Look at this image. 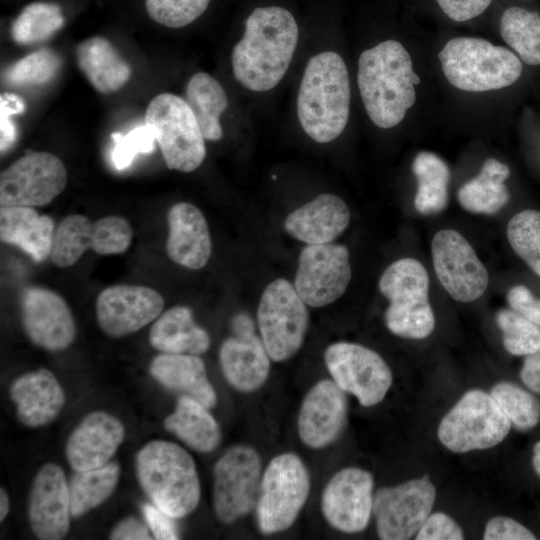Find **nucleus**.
Masks as SVG:
<instances>
[{
    "label": "nucleus",
    "instance_id": "1",
    "mask_svg": "<svg viewBox=\"0 0 540 540\" xmlns=\"http://www.w3.org/2000/svg\"><path fill=\"white\" fill-rule=\"evenodd\" d=\"M299 39L292 13L279 6L255 8L231 54L235 80L254 92L276 87L287 73Z\"/></svg>",
    "mask_w": 540,
    "mask_h": 540
},
{
    "label": "nucleus",
    "instance_id": "2",
    "mask_svg": "<svg viewBox=\"0 0 540 540\" xmlns=\"http://www.w3.org/2000/svg\"><path fill=\"white\" fill-rule=\"evenodd\" d=\"M357 81L369 118L376 126L389 129L398 125L414 104V86L420 78L403 45L387 40L362 52Z\"/></svg>",
    "mask_w": 540,
    "mask_h": 540
},
{
    "label": "nucleus",
    "instance_id": "3",
    "mask_svg": "<svg viewBox=\"0 0 540 540\" xmlns=\"http://www.w3.org/2000/svg\"><path fill=\"white\" fill-rule=\"evenodd\" d=\"M350 81L343 58L334 51L313 55L297 94V115L303 131L318 143L335 140L350 113Z\"/></svg>",
    "mask_w": 540,
    "mask_h": 540
},
{
    "label": "nucleus",
    "instance_id": "4",
    "mask_svg": "<svg viewBox=\"0 0 540 540\" xmlns=\"http://www.w3.org/2000/svg\"><path fill=\"white\" fill-rule=\"evenodd\" d=\"M136 474L152 503L174 519L189 515L199 504L195 462L173 442L154 440L142 447L136 456Z\"/></svg>",
    "mask_w": 540,
    "mask_h": 540
},
{
    "label": "nucleus",
    "instance_id": "5",
    "mask_svg": "<svg viewBox=\"0 0 540 540\" xmlns=\"http://www.w3.org/2000/svg\"><path fill=\"white\" fill-rule=\"evenodd\" d=\"M438 57L447 80L469 92L510 86L522 73L521 61L513 52L480 38H453Z\"/></svg>",
    "mask_w": 540,
    "mask_h": 540
},
{
    "label": "nucleus",
    "instance_id": "6",
    "mask_svg": "<svg viewBox=\"0 0 540 540\" xmlns=\"http://www.w3.org/2000/svg\"><path fill=\"white\" fill-rule=\"evenodd\" d=\"M379 290L389 300L385 312L389 331L407 339H424L433 332L429 276L418 260L402 258L390 264L380 277Z\"/></svg>",
    "mask_w": 540,
    "mask_h": 540
},
{
    "label": "nucleus",
    "instance_id": "7",
    "mask_svg": "<svg viewBox=\"0 0 540 540\" xmlns=\"http://www.w3.org/2000/svg\"><path fill=\"white\" fill-rule=\"evenodd\" d=\"M310 492V476L301 458L291 452L275 456L262 474L255 506L259 530L274 534L291 527Z\"/></svg>",
    "mask_w": 540,
    "mask_h": 540
},
{
    "label": "nucleus",
    "instance_id": "8",
    "mask_svg": "<svg viewBox=\"0 0 540 540\" xmlns=\"http://www.w3.org/2000/svg\"><path fill=\"white\" fill-rule=\"evenodd\" d=\"M145 123L153 128L169 169L191 172L204 161L205 138L185 99L171 93L157 95L147 106Z\"/></svg>",
    "mask_w": 540,
    "mask_h": 540
},
{
    "label": "nucleus",
    "instance_id": "9",
    "mask_svg": "<svg viewBox=\"0 0 540 540\" xmlns=\"http://www.w3.org/2000/svg\"><path fill=\"white\" fill-rule=\"evenodd\" d=\"M511 423L490 393L467 391L442 418L437 436L453 453L483 450L501 443Z\"/></svg>",
    "mask_w": 540,
    "mask_h": 540
},
{
    "label": "nucleus",
    "instance_id": "10",
    "mask_svg": "<svg viewBox=\"0 0 540 540\" xmlns=\"http://www.w3.org/2000/svg\"><path fill=\"white\" fill-rule=\"evenodd\" d=\"M257 324L271 360H288L301 348L309 315L291 282L278 278L266 286L257 308Z\"/></svg>",
    "mask_w": 540,
    "mask_h": 540
},
{
    "label": "nucleus",
    "instance_id": "11",
    "mask_svg": "<svg viewBox=\"0 0 540 540\" xmlns=\"http://www.w3.org/2000/svg\"><path fill=\"white\" fill-rule=\"evenodd\" d=\"M261 459L251 446L230 447L213 470V507L226 524L247 515L256 506L262 472Z\"/></svg>",
    "mask_w": 540,
    "mask_h": 540
},
{
    "label": "nucleus",
    "instance_id": "12",
    "mask_svg": "<svg viewBox=\"0 0 540 540\" xmlns=\"http://www.w3.org/2000/svg\"><path fill=\"white\" fill-rule=\"evenodd\" d=\"M129 221L119 215H109L91 221L84 215L65 217L55 230L51 260L66 268L75 264L85 251L91 249L100 255L125 252L132 241Z\"/></svg>",
    "mask_w": 540,
    "mask_h": 540
},
{
    "label": "nucleus",
    "instance_id": "13",
    "mask_svg": "<svg viewBox=\"0 0 540 540\" xmlns=\"http://www.w3.org/2000/svg\"><path fill=\"white\" fill-rule=\"evenodd\" d=\"M324 361L332 380L364 407L380 403L392 385L388 364L376 351L363 345L333 343L325 349Z\"/></svg>",
    "mask_w": 540,
    "mask_h": 540
},
{
    "label": "nucleus",
    "instance_id": "14",
    "mask_svg": "<svg viewBox=\"0 0 540 540\" xmlns=\"http://www.w3.org/2000/svg\"><path fill=\"white\" fill-rule=\"evenodd\" d=\"M67 184L63 162L49 152L27 151L1 172L0 205L44 206Z\"/></svg>",
    "mask_w": 540,
    "mask_h": 540
},
{
    "label": "nucleus",
    "instance_id": "15",
    "mask_svg": "<svg viewBox=\"0 0 540 540\" xmlns=\"http://www.w3.org/2000/svg\"><path fill=\"white\" fill-rule=\"evenodd\" d=\"M436 489L427 476L382 487L373 500L377 534L383 540H407L430 515Z\"/></svg>",
    "mask_w": 540,
    "mask_h": 540
},
{
    "label": "nucleus",
    "instance_id": "16",
    "mask_svg": "<svg viewBox=\"0 0 540 540\" xmlns=\"http://www.w3.org/2000/svg\"><path fill=\"white\" fill-rule=\"evenodd\" d=\"M348 249L341 244H308L299 254L294 287L311 307L335 302L351 280Z\"/></svg>",
    "mask_w": 540,
    "mask_h": 540
},
{
    "label": "nucleus",
    "instance_id": "17",
    "mask_svg": "<svg viewBox=\"0 0 540 540\" xmlns=\"http://www.w3.org/2000/svg\"><path fill=\"white\" fill-rule=\"evenodd\" d=\"M432 259L438 280L459 302H472L488 287L489 276L470 243L457 231L443 229L432 240Z\"/></svg>",
    "mask_w": 540,
    "mask_h": 540
},
{
    "label": "nucleus",
    "instance_id": "18",
    "mask_svg": "<svg viewBox=\"0 0 540 540\" xmlns=\"http://www.w3.org/2000/svg\"><path fill=\"white\" fill-rule=\"evenodd\" d=\"M372 474L358 467L339 470L325 486L321 511L334 529L352 534L363 531L373 513Z\"/></svg>",
    "mask_w": 540,
    "mask_h": 540
},
{
    "label": "nucleus",
    "instance_id": "19",
    "mask_svg": "<svg viewBox=\"0 0 540 540\" xmlns=\"http://www.w3.org/2000/svg\"><path fill=\"white\" fill-rule=\"evenodd\" d=\"M163 308L162 296L142 285H113L102 290L96 300L98 325L113 338L140 330L158 318Z\"/></svg>",
    "mask_w": 540,
    "mask_h": 540
},
{
    "label": "nucleus",
    "instance_id": "20",
    "mask_svg": "<svg viewBox=\"0 0 540 540\" xmlns=\"http://www.w3.org/2000/svg\"><path fill=\"white\" fill-rule=\"evenodd\" d=\"M21 320L28 338L48 351L68 348L76 337V324L65 300L43 287H29L21 295Z\"/></svg>",
    "mask_w": 540,
    "mask_h": 540
},
{
    "label": "nucleus",
    "instance_id": "21",
    "mask_svg": "<svg viewBox=\"0 0 540 540\" xmlns=\"http://www.w3.org/2000/svg\"><path fill=\"white\" fill-rule=\"evenodd\" d=\"M71 516L65 473L57 464L46 463L36 473L29 493L31 529L38 539L59 540L69 531Z\"/></svg>",
    "mask_w": 540,
    "mask_h": 540
},
{
    "label": "nucleus",
    "instance_id": "22",
    "mask_svg": "<svg viewBox=\"0 0 540 540\" xmlns=\"http://www.w3.org/2000/svg\"><path fill=\"white\" fill-rule=\"evenodd\" d=\"M346 417L344 391L333 380H320L302 401L297 419L298 435L309 448L327 447L340 435Z\"/></svg>",
    "mask_w": 540,
    "mask_h": 540
},
{
    "label": "nucleus",
    "instance_id": "23",
    "mask_svg": "<svg viewBox=\"0 0 540 540\" xmlns=\"http://www.w3.org/2000/svg\"><path fill=\"white\" fill-rule=\"evenodd\" d=\"M125 428L115 416L94 411L78 424L66 444V458L74 471L104 466L123 442Z\"/></svg>",
    "mask_w": 540,
    "mask_h": 540
},
{
    "label": "nucleus",
    "instance_id": "24",
    "mask_svg": "<svg viewBox=\"0 0 540 540\" xmlns=\"http://www.w3.org/2000/svg\"><path fill=\"white\" fill-rule=\"evenodd\" d=\"M169 258L189 269L204 267L212 252L207 221L199 208L188 202L174 204L167 215Z\"/></svg>",
    "mask_w": 540,
    "mask_h": 540
},
{
    "label": "nucleus",
    "instance_id": "25",
    "mask_svg": "<svg viewBox=\"0 0 540 540\" xmlns=\"http://www.w3.org/2000/svg\"><path fill=\"white\" fill-rule=\"evenodd\" d=\"M350 210L335 194L324 193L291 212L284 228L295 239L307 244L332 242L347 228Z\"/></svg>",
    "mask_w": 540,
    "mask_h": 540
},
{
    "label": "nucleus",
    "instance_id": "26",
    "mask_svg": "<svg viewBox=\"0 0 540 540\" xmlns=\"http://www.w3.org/2000/svg\"><path fill=\"white\" fill-rule=\"evenodd\" d=\"M9 394L16 404L19 421L32 428L52 422L65 403V393L60 383L52 372L44 368L16 378Z\"/></svg>",
    "mask_w": 540,
    "mask_h": 540
},
{
    "label": "nucleus",
    "instance_id": "27",
    "mask_svg": "<svg viewBox=\"0 0 540 540\" xmlns=\"http://www.w3.org/2000/svg\"><path fill=\"white\" fill-rule=\"evenodd\" d=\"M270 356L256 332L225 339L219 350L222 373L234 389L249 393L258 390L270 372Z\"/></svg>",
    "mask_w": 540,
    "mask_h": 540
},
{
    "label": "nucleus",
    "instance_id": "28",
    "mask_svg": "<svg viewBox=\"0 0 540 540\" xmlns=\"http://www.w3.org/2000/svg\"><path fill=\"white\" fill-rule=\"evenodd\" d=\"M54 220L40 215L33 207L6 206L0 209V239L14 245L35 262H43L51 254Z\"/></svg>",
    "mask_w": 540,
    "mask_h": 540
},
{
    "label": "nucleus",
    "instance_id": "29",
    "mask_svg": "<svg viewBox=\"0 0 540 540\" xmlns=\"http://www.w3.org/2000/svg\"><path fill=\"white\" fill-rule=\"evenodd\" d=\"M150 373L164 387L192 397L208 408L217 403L205 364L198 355L161 353L151 361Z\"/></svg>",
    "mask_w": 540,
    "mask_h": 540
},
{
    "label": "nucleus",
    "instance_id": "30",
    "mask_svg": "<svg viewBox=\"0 0 540 540\" xmlns=\"http://www.w3.org/2000/svg\"><path fill=\"white\" fill-rule=\"evenodd\" d=\"M149 341L156 350L169 354L200 355L210 346L208 333L195 323L192 310L184 305L173 306L156 319Z\"/></svg>",
    "mask_w": 540,
    "mask_h": 540
},
{
    "label": "nucleus",
    "instance_id": "31",
    "mask_svg": "<svg viewBox=\"0 0 540 540\" xmlns=\"http://www.w3.org/2000/svg\"><path fill=\"white\" fill-rule=\"evenodd\" d=\"M77 64L100 93L118 91L130 78L131 69L113 44L102 36L90 37L75 49Z\"/></svg>",
    "mask_w": 540,
    "mask_h": 540
},
{
    "label": "nucleus",
    "instance_id": "32",
    "mask_svg": "<svg viewBox=\"0 0 540 540\" xmlns=\"http://www.w3.org/2000/svg\"><path fill=\"white\" fill-rule=\"evenodd\" d=\"M203 403L182 395L173 413L164 420V427L189 448L209 453L221 441L220 427Z\"/></svg>",
    "mask_w": 540,
    "mask_h": 540
},
{
    "label": "nucleus",
    "instance_id": "33",
    "mask_svg": "<svg viewBox=\"0 0 540 540\" xmlns=\"http://www.w3.org/2000/svg\"><path fill=\"white\" fill-rule=\"evenodd\" d=\"M509 175V168L502 162L495 158L485 160L480 173L460 187V205L477 214L498 212L509 200V192L504 184Z\"/></svg>",
    "mask_w": 540,
    "mask_h": 540
},
{
    "label": "nucleus",
    "instance_id": "34",
    "mask_svg": "<svg viewBox=\"0 0 540 540\" xmlns=\"http://www.w3.org/2000/svg\"><path fill=\"white\" fill-rule=\"evenodd\" d=\"M186 102L192 109L206 140L223 136L220 117L228 107V98L221 84L210 74H194L186 86Z\"/></svg>",
    "mask_w": 540,
    "mask_h": 540
},
{
    "label": "nucleus",
    "instance_id": "35",
    "mask_svg": "<svg viewBox=\"0 0 540 540\" xmlns=\"http://www.w3.org/2000/svg\"><path fill=\"white\" fill-rule=\"evenodd\" d=\"M418 181L414 199L416 210L424 215L441 212L448 202L450 172L447 164L432 152H419L413 161Z\"/></svg>",
    "mask_w": 540,
    "mask_h": 540
},
{
    "label": "nucleus",
    "instance_id": "36",
    "mask_svg": "<svg viewBox=\"0 0 540 540\" xmlns=\"http://www.w3.org/2000/svg\"><path fill=\"white\" fill-rule=\"evenodd\" d=\"M119 475L116 461L96 469L75 471L69 482L72 517H81L106 501L114 492Z\"/></svg>",
    "mask_w": 540,
    "mask_h": 540
},
{
    "label": "nucleus",
    "instance_id": "37",
    "mask_svg": "<svg viewBox=\"0 0 540 540\" xmlns=\"http://www.w3.org/2000/svg\"><path fill=\"white\" fill-rule=\"evenodd\" d=\"M504 41L529 65H540V16L521 7H510L500 20Z\"/></svg>",
    "mask_w": 540,
    "mask_h": 540
},
{
    "label": "nucleus",
    "instance_id": "38",
    "mask_svg": "<svg viewBox=\"0 0 540 540\" xmlns=\"http://www.w3.org/2000/svg\"><path fill=\"white\" fill-rule=\"evenodd\" d=\"M64 24L61 8L53 3L34 2L25 6L11 26L18 44H34L49 39Z\"/></svg>",
    "mask_w": 540,
    "mask_h": 540
},
{
    "label": "nucleus",
    "instance_id": "39",
    "mask_svg": "<svg viewBox=\"0 0 540 540\" xmlns=\"http://www.w3.org/2000/svg\"><path fill=\"white\" fill-rule=\"evenodd\" d=\"M490 395L517 430L528 431L540 420V401L511 382L495 384Z\"/></svg>",
    "mask_w": 540,
    "mask_h": 540
},
{
    "label": "nucleus",
    "instance_id": "40",
    "mask_svg": "<svg viewBox=\"0 0 540 540\" xmlns=\"http://www.w3.org/2000/svg\"><path fill=\"white\" fill-rule=\"evenodd\" d=\"M507 238L514 252L540 277V211L526 209L514 215Z\"/></svg>",
    "mask_w": 540,
    "mask_h": 540
},
{
    "label": "nucleus",
    "instance_id": "41",
    "mask_svg": "<svg viewBox=\"0 0 540 540\" xmlns=\"http://www.w3.org/2000/svg\"><path fill=\"white\" fill-rule=\"evenodd\" d=\"M503 345L512 355H530L540 351V327L513 309H502L496 315Z\"/></svg>",
    "mask_w": 540,
    "mask_h": 540
},
{
    "label": "nucleus",
    "instance_id": "42",
    "mask_svg": "<svg viewBox=\"0 0 540 540\" xmlns=\"http://www.w3.org/2000/svg\"><path fill=\"white\" fill-rule=\"evenodd\" d=\"M61 58L50 49L35 51L10 66L5 81L13 86H36L49 82L59 71Z\"/></svg>",
    "mask_w": 540,
    "mask_h": 540
},
{
    "label": "nucleus",
    "instance_id": "43",
    "mask_svg": "<svg viewBox=\"0 0 540 540\" xmlns=\"http://www.w3.org/2000/svg\"><path fill=\"white\" fill-rule=\"evenodd\" d=\"M211 0H145L148 15L170 28H181L199 18Z\"/></svg>",
    "mask_w": 540,
    "mask_h": 540
},
{
    "label": "nucleus",
    "instance_id": "44",
    "mask_svg": "<svg viewBox=\"0 0 540 540\" xmlns=\"http://www.w3.org/2000/svg\"><path fill=\"white\" fill-rule=\"evenodd\" d=\"M111 137L114 142L111 158L118 170L129 167L138 154L152 152L156 141L153 128L146 123L135 127L125 135L113 133Z\"/></svg>",
    "mask_w": 540,
    "mask_h": 540
},
{
    "label": "nucleus",
    "instance_id": "45",
    "mask_svg": "<svg viewBox=\"0 0 540 540\" xmlns=\"http://www.w3.org/2000/svg\"><path fill=\"white\" fill-rule=\"evenodd\" d=\"M417 540H461L462 528L443 512L430 513L416 533Z\"/></svg>",
    "mask_w": 540,
    "mask_h": 540
},
{
    "label": "nucleus",
    "instance_id": "46",
    "mask_svg": "<svg viewBox=\"0 0 540 540\" xmlns=\"http://www.w3.org/2000/svg\"><path fill=\"white\" fill-rule=\"evenodd\" d=\"M25 110L23 100L16 94L3 93L0 97V150L7 151L16 139V128L12 116Z\"/></svg>",
    "mask_w": 540,
    "mask_h": 540
},
{
    "label": "nucleus",
    "instance_id": "47",
    "mask_svg": "<svg viewBox=\"0 0 540 540\" xmlns=\"http://www.w3.org/2000/svg\"><path fill=\"white\" fill-rule=\"evenodd\" d=\"M483 538L485 540H534L535 535L518 521L496 516L491 518L485 526Z\"/></svg>",
    "mask_w": 540,
    "mask_h": 540
},
{
    "label": "nucleus",
    "instance_id": "48",
    "mask_svg": "<svg viewBox=\"0 0 540 540\" xmlns=\"http://www.w3.org/2000/svg\"><path fill=\"white\" fill-rule=\"evenodd\" d=\"M142 512L154 538L158 540H175L179 538L173 517L154 504H144Z\"/></svg>",
    "mask_w": 540,
    "mask_h": 540
},
{
    "label": "nucleus",
    "instance_id": "49",
    "mask_svg": "<svg viewBox=\"0 0 540 540\" xmlns=\"http://www.w3.org/2000/svg\"><path fill=\"white\" fill-rule=\"evenodd\" d=\"M507 300L511 309L540 327V299L534 297L527 287L523 285L512 287L508 291Z\"/></svg>",
    "mask_w": 540,
    "mask_h": 540
},
{
    "label": "nucleus",
    "instance_id": "50",
    "mask_svg": "<svg viewBox=\"0 0 540 540\" xmlns=\"http://www.w3.org/2000/svg\"><path fill=\"white\" fill-rule=\"evenodd\" d=\"M442 11L457 22L467 21L479 16L492 0H436Z\"/></svg>",
    "mask_w": 540,
    "mask_h": 540
},
{
    "label": "nucleus",
    "instance_id": "51",
    "mask_svg": "<svg viewBox=\"0 0 540 540\" xmlns=\"http://www.w3.org/2000/svg\"><path fill=\"white\" fill-rule=\"evenodd\" d=\"M148 528L143 522L130 516L116 524L109 538L112 540H150L152 537Z\"/></svg>",
    "mask_w": 540,
    "mask_h": 540
},
{
    "label": "nucleus",
    "instance_id": "52",
    "mask_svg": "<svg viewBox=\"0 0 540 540\" xmlns=\"http://www.w3.org/2000/svg\"><path fill=\"white\" fill-rule=\"evenodd\" d=\"M520 378L532 392L540 395V351L526 356Z\"/></svg>",
    "mask_w": 540,
    "mask_h": 540
},
{
    "label": "nucleus",
    "instance_id": "53",
    "mask_svg": "<svg viewBox=\"0 0 540 540\" xmlns=\"http://www.w3.org/2000/svg\"><path fill=\"white\" fill-rule=\"evenodd\" d=\"M231 330L234 335H242L255 332V324L249 314L239 312L231 319Z\"/></svg>",
    "mask_w": 540,
    "mask_h": 540
},
{
    "label": "nucleus",
    "instance_id": "54",
    "mask_svg": "<svg viewBox=\"0 0 540 540\" xmlns=\"http://www.w3.org/2000/svg\"><path fill=\"white\" fill-rule=\"evenodd\" d=\"M10 502L6 491L1 488L0 490V521L2 522L9 513Z\"/></svg>",
    "mask_w": 540,
    "mask_h": 540
},
{
    "label": "nucleus",
    "instance_id": "55",
    "mask_svg": "<svg viewBox=\"0 0 540 540\" xmlns=\"http://www.w3.org/2000/svg\"><path fill=\"white\" fill-rule=\"evenodd\" d=\"M532 466L536 474L540 477V441L533 448Z\"/></svg>",
    "mask_w": 540,
    "mask_h": 540
}]
</instances>
